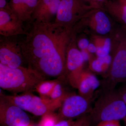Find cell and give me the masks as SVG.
<instances>
[{
    "mask_svg": "<svg viewBox=\"0 0 126 126\" xmlns=\"http://www.w3.org/2000/svg\"><path fill=\"white\" fill-rule=\"evenodd\" d=\"M77 35L73 27L34 21L20 43L24 60L45 78L60 76L65 71L68 49Z\"/></svg>",
    "mask_w": 126,
    "mask_h": 126,
    "instance_id": "1",
    "label": "cell"
},
{
    "mask_svg": "<svg viewBox=\"0 0 126 126\" xmlns=\"http://www.w3.org/2000/svg\"><path fill=\"white\" fill-rule=\"evenodd\" d=\"M114 33L111 63L102 81L103 92L115 89L118 84L126 82V26L116 29Z\"/></svg>",
    "mask_w": 126,
    "mask_h": 126,
    "instance_id": "2",
    "label": "cell"
},
{
    "mask_svg": "<svg viewBox=\"0 0 126 126\" xmlns=\"http://www.w3.org/2000/svg\"><path fill=\"white\" fill-rule=\"evenodd\" d=\"M45 79L30 67L13 68L0 63V87L4 90L15 93L28 92L36 89Z\"/></svg>",
    "mask_w": 126,
    "mask_h": 126,
    "instance_id": "3",
    "label": "cell"
},
{
    "mask_svg": "<svg viewBox=\"0 0 126 126\" xmlns=\"http://www.w3.org/2000/svg\"><path fill=\"white\" fill-rule=\"evenodd\" d=\"M89 113L91 121L96 123L123 120L126 116V106L117 90H107L97 99Z\"/></svg>",
    "mask_w": 126,
    "mask_h": 126,
    "instance_id": "4",
    "label": "cell"
},
{
    "mask_svg": "<svg viewBox=\"0 0 126 126\" xmlns=\"http://www.w3.org/2000/svg\"><path fill=\"white\" fill-rule=\"evenodd\" d=\"M0 98L38 116L52 113L62 103L49 101L29 93L12 96L1 94Z\"/></svg>",
    "mask_w": 126,
    "mask_h": 126,
    "instance_id": "5",
    "label": "cell"
},
{
    "mask_svg": "<svg viewBox=\"0 0 126 126\" xmlns=\"http://www.w3.org/2000/svg\"><path fill=\"white\" fill-rule=\"evenodd\" d=\"M76 33L82 32L96 35H104L112 33L111 20L103 11L90 12L84 16L74 27Z\"/></svg>",
    "mask_w": 126,
    "mask_h": 126,
    "instance_id": "6",
    "label": "cell"
},
{
    "mask_svg": "<svg viewBox=\"0 0 126 126\" xmlns=\"http://www.w3.org/2000/svg\"><path fill=\"white\" fill-rule=\"evenodd\" d=\"M80 0H61L54 22L63 26L73 27L90 12Z\"/></svg>",
    "mask_w": 126,
    "mask_h": 126,
    "instance_id": "7",
    "label": "cell"
},
{
    "mask_svg": "<svg viewBox=\"0 0 126 126\" xmlns=\"http://www.w3.org/2000/svg\"><path fill=\"white\" fill-rule=\"evenodd\" d=\"M91 101L79 94H68L60 106L58 114L60 120L78 118L86 115L92 109Z\"/></svg>",
    "mask_w": 126,
    "mask_h": 126,
    "instance_id": "8",
    "label": "cell"
},
{
    "mask_svg": "<svg viewBox=\"0 0 126 126\" xmlns=\"http://www.w3.org/2000/svg\"><path fill=\"white\" fill-rule=\"evenodd\" d=\"M77 36L72 41L68 49L66 57L65 71L67 74L69 81L73 87L77 88L84 61L81 51L77 46Z\"/></svg>",
    "mask_w": 126,
    "mask_h": 126,
    "instance_id": "9",
    "label": "cell"
},
{
    "mask_svg": "<svg viewBox=\"0 0 126 126\" xmlns=\"http://www.w3.org/2000/svg\"><path fill=\"white\" fill-rule=\"evenodd\" d=\"M0 123L1 126H29L30 119L25 111L0 98Z\"/></svg>",
    "mask_w": 126,
    "mask_h": 126,
    "instance_id": "10",
    "label": "cell"
},
{
    "mask_svg": "<svg viewBox=\"0 0 126 126\" xmlns=\"http://www.w3.org/2000/svg\"><path fill=\"white\" fill-rule=\"evenodd\" d=\"M24 60L20 43L8 40H1L0 63L15 68L22 66Z\"/></svg>",
    "mask_w": 126,
    "mask_h": 126,
    "instance_id": "11",
    "label": "cell"
},
{
    "mask_svg": "<svg viewBox=\"0 0 126 126\" xmlns=\"http://www.w3.org/2000/svg\"><path fill=\"white\" fill-rule=\"evenodd\" d=\"M23 23L10 10L9 6L0 9V34L5 37L27 34Z\"/></svg>",
    "mask_w": 126,
    "mask_h": 126,
    "instance_id": "12",
    "label": "cell"
},
{
    "mask_svg": "<svg viewBox=\"0 0 126 126\" xmlns=\"http://www.w3.org/2000/svg\"><path fill=\"white\" fill-rule=\"evenodd\" d=\"M38 0H11L10 10L23 23L32 20V16Z\"/></svg>",
    "mask_w": 126,
    "mask_h": 126,
    "instance_id": "13",
    "label": "cell"
},
{
    "mask_svg": "<svg viewBox=\"0 0 126 126\" xmlns=\"http://www.w3.org/2000/svg\"><path fill=\"white\" fill-rule=\"evenodd\" d=\"M100 84V81L94 75L83 70L77 89L79 95L86 99L92 100L94 93Z\"/></svg>",
    "mask_w": 126,
    "mask_h": 126,
    "instance_id": "14",
    "label": "cell"
},
{
    "mask_svg": "<svg viewBox=\"0 0 126 126\" xmlns=\"http://www.w3.org/2000/svg\"><path fill=\"white\" fill-rule=\"evenodd\" d=\"M61 0H58L52 4L48 8L43 12L38 20L35 22H50V20L55 16L56 14Z\"/></svg>",
    "mask_w": 126,
    "mask_h": 126,
    "instance_id": "15",
    "label": "cell"
},
{
    "mask_svg": "<svg viewBox=\"0 0 126 126\" xmlns=\"http://www.w3.org/2000/svg\"><path fill=\"white\" fill-rule=\"evenodd\" d=\"M58 0H38L32 16V20H38L41 15L54 2Z\"/></svg>",
    "mask_w": 126,
    "mask_h": 126,
    "instance_id": "16",
    "label": "cell"
},
{
    "mask_svg": "<svg viewBox=\"0 0 126 126\" xmlns=\"http://www.w3.org/2000/svg\"><path fill=\"white\" fill-rule=\"evenodd\" d=\"M89 62L90 69L98 73H102L108 71L110 67L109 65L105 63L98 57H97L96 59H92Z\"/></svg>",
    "mask_w": 126,
    "mask_h": 126,
    "instance_id": "17",
    "label": "cell"
},
{
    "mask_svg": "<svg viewBox=\"0 0 126 126\" xmlns=\"http://www.w3.org/2000/svg\"><path fill=\"white\" fill-rule=\"evenodd\" d=\"M57 82L55 81H44L37 86L36 89L43 97L49 96Z\"/></svg>",
    "mask_w": 126,
    "mask_h": 126,
    "instance_id": "18",
    "label": "cell"
},
{
    "mask_svg": "<svg viewBox=\"0 0 126 126\" xmlns=\"http://www.w3.org/2000/svg\"><path fill=\"white\" fill-rule=\"evenodd\" d=\"M67 94H64L61 84L57 82L49 96L53 101H63Z\"/></svg>",
    "mask_w": 126,
    "mask_h": 126,
    "instance_id": "19",
    "label": "cell"
},
{
    "mask_svg": "<svg viewBox=\"0 0 126 126\" xmlns=\"http://www.w3.org/2000/svg\"><path fill=\"white\" fill-rule=\"evenodd\" d=\"M112 40L111 38H107L104 39L101 46L97 47L96 54L97 57H104L109 55L111 50Z\"/></svg>",
    "mask_w": 126,
    "mask_h": 126,
    "instance_id": "20",
    "label": "cell"
},
{
    "mask_svg": "<svg viewBox=\"0 0 126 126\" xmlns=\"http://www.w3.org/2000/svg\"><path fill=\"white\" fill-rule=\"evenodd\" d=\"M59 121L58 115L51 113L43 116L39 126H54Z\"/></svg>",
    "mask_w": 126,
    "mask_h": 126,
    "instance_id": "21",
    "label": "cell"
},
{
    "mask_svg": "<svg viewBox=\"0 0 126 126\" xmlns=\"http://www.w3.org/2000/svg\"><path fill=\"white\" fill-rule=\"evenodd\" d=\"M113 19L126 26V5L123 6L117 11L111 13Z\"/></svg>",
    "mask_w": 126,
    "mask_h": 126,
    "instance_id": "22",
    "label": "cell"
},
{
    "mask_svg": "<svg viewBox=\"0 0 126 126\" xmlns=\"http://www.w3.org/2000/svg\"><path fill=\"white\" fill-rule=\"evenodd\" d=\"M91 122L89 115H86L78 118L71 126H90Z\"/></svg>",
    "mask_w": 126,
    "mask_h": 126,
    "instance_id": "23",
    "label": "cell"
},
{
    "mask_svg": "<svg viewBox=\"0 0 126 126\" xmlns=\"http://www.w3.org/2000/svg\"><path fill=\"white\" fill-rule=\"evenodd\" d=\"M123 83L117 90L126 106V82ZM123 120L126 126V116Z\"/></svg>",
    "mask_w": 126,
    "mask_h": 126,
    "instance_id": "24",
    "label": "cell"
},
{
    "mask_svg": "<svg viewBox=\"0 0 126 126\" xmlns=\"http://www.w3.org/2000/svg\"><path fill=\"white\" fill-rule=\"evenodd\" d=\"M77 46L80 50L87 49L90 44L88 40L86 38L79 39L78 42L77 40Z\"/></svg>",
    "mask_w": 126,
    "mask_h": 126,
    "instance_id": "25",
    "label": "cell"
},
{
    "mask_svg": "<svg viewBox=\"0 0 126 126\" xmlns=\"http://www.w3.org/2000/svg\"><path fill=\"white\" fill-rule=\"evenodd\" d=\"M97 126H121L119 121H108L100 122Z\"/></svg>",
    "mask_w": 126,
    "mask_h": 126,
    "instance_id": "26",
    "label": "cell"
},
{
    "mask_svg": "<svg viewBox=\"0 0 126 126\" xmlns=\"http://www.w3.org/2000/svg\"><path fill=\"white\" fill-rule=\"evenodd\" d=\"M75 121L73 119H63L58 122L54 126H71Z\"/></svg>",
    "mask_w": 126,
    "mask_h": 126,
    "instance_id": "27",
    "label": "cell"
},
{
    "mask_svg": "<svg viewBox=\"0 0 126 126\" xmlns=\"http://www.w3.org/2000/svg\"><path fill=\"white\" fill-rule=\"evenodd\" d=\"M86 50H80L84 62L88 61H89L92 59H90V56L89 54V52L87 51Z\"/></svg>",
    "mask_w": 126,
    "mask_h": 126,
    "instance_id": "28",
    "label": "cell"
},
{
    "mask_svg": "<svg viewBox=\"0 0 126 126\" xmlns=\"http://www.w3.org/2000/svg\"><path fill=\"white\" fill-rule=\"evenodd\" d=\"M87 50L89 52L91 53H96L97 50V47L94 44L90 43L89 45Z\"/></svg>",
    "mask_w": 126,
    "mask_h": 126,
    "instance_id": "29",
    "label": "cell"
},
{
    "mask_svg": "<svg viewBox=\"0 0 126 126\" xmlns=\"http://www.w3.org/2000/svg\"><path fill=\"white\" fill-rule=\"evenodd\" d=\"M9 6L6 0H0V9H5Z\"/></svg>",
    "mask_w": 126,
    "mask_h": 126,
    "instance_id": "30",
    "label": "cell"
},
{
    "mask_svg": "<svg viewBox=\"0 0 126 126\" xmlns=\"http://www.w3.org/2000/svg\"><path fill=\"white\" fill-rule=\"evenodd\" d=\"M97 0L99 1H103V0Z\"/></svg>",
    "mask_w": 126,
    "mask_h": 126,
    "instance_id": "31",
    "label": "cell"
},
{
    "mask_svg": "<svg viewBox=\"0 0 126 126\" xmlns=\"http://www.w3.org/2000/svg\"><path fill=\"white\" fill-rule=\"evenodd\" d=\"M31 126V125H30V126Z\"/></svg>",
    "mask_w": 126,
    "mask_h": 126,
    "instance_id": "32",
    "label": "cell"
}]
</instances>
